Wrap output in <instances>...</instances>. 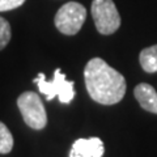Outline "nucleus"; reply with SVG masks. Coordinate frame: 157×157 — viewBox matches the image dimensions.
<instances>
[{"instance_id": "f257e3e1", "label": "nucleus", "mask_w": 157, "mask_h": 157, "mask_svg": "<svg viewBox=\"0 0 157 157\" xmlns=\"http://www.w3.org/2000/svg\"><path fill=\"white\" fill-rule=\"evenodd\" d=\"M85 86L93 101L101 105H115L126 94V80L101 58H93L84 70Z\"/></svg>"}, {"instance_id": "f03ea898", "label": "nucleus", "mask_w": 157, "mask_h": 157, "mask_svg": "<svg viewBox=\"0 0 157 157\" xmlns=\"http://www.w3.org/2000/svg\"><path fill=\"white\" fill-rule=\"evenodd\" d=\"M33 81L38 85L39 92L46 96L47 101L58 97L60 104H70L75 97V84L73 81H68L66 75L59 68H56L54 72L52 80L47 81L46 76L43 73H39Z\"/></svg>"}, {"instance_id": "7ed1b4c3", "label": "nucleus", "mask_w": 157, "mask_h": 157, "mask_svg": "<svg viewBox=\"0 0 157 157\" xmlns=\"http://www.w3.org/2000/svg\"><path fill=\"white\" fill-rule=\"evenodd\" d=\"M17 106L25 123L34 130H42L47 124V114L41 97L34 92H24L17 98Z\"/></svg>"}, {"instance_id": "20e7f679", "label": "nucleus", "mask_w": 157, "mask_h": 157, "mask_svg": "<svg viewBox=\"0 0 157 157\" xmlns=\"http://www.w3.org/2000/svg\"><path fill=\"white\" fill-rule=\"evenodd\" d=\"M86 18V9L80 3L70 2L59 8L55 14V26L66 36H75L80 32Z\"/></svg>"}, {"instance_id": "39448f33", "label": "nucleus", "mask_w": 157, "mask_h": 157, "mask_svg": "<svg viewBox=\"0 0 157 157\" xmlns=\"http://www.w3.org/2000/svg\"><path fill=\"white\" fill-rule=\"evenodd\" d=\"M92 17L98 33L109 36L121 26V16L113 0H93Z\"/></svg>"}, {"instance_id": "423d86ee", "label": "nucleus", "mask_w": 157, "mask_h": 157, "mask_svg": "<svg viewBox=\"0 0 157 157\" xmlns=\"http://www.w3.org/2000/svg\"><path fill=\"white\" fill-rule=\"evenodd\" d=\"M105 152L104 143L100 137L77 139L72 144L70 157H102Z\"/></svg>"}, {"instance_id": "0eeeda50", "label": "nucleus", "mask_w": 157, "mask_h": 157, "mask_svg": "<svg viewBox=\"0 0 157 157\" xmlns=\"http://www.w3.org/2000/svg\"><path fill=\"white\" fill-rule=\"evenodd\" d=\"M134 94L144 110L157 114V92L153 86L147 82H141L135 86Z\"/></svg>"}, {"instance_id": "6e6552de", "label": "nucleus", "mask_w": 157, "mask_h": 157, "mask_svg": "<svg viewBox=\"0 0 157 157\" xmlns=\"http://www.w3.org/2000/svg\"><path fill=\"white\" fill-rule=\"evenodd\" d=\"M140 66L147 73L157 72V45L149 46L140 52Z\"/></svg>"}, {"instance_id": "1a4fd4ad", "label": "nucleus", "mask_w": 157, "mask_h": 157, "mask_svg": "<svg viewBox=\"0 0 157 157\" xmlns=\"http://www.w3.org/2000/svg\"><path fill=\"white\" fill-rule=\"evenodd\" d=\"M13 148V136L9 128L0 122V153L7 155Z\"/></svg>"}, {"instance_id": "9d476101", "label": "nucleus", "mask_w": 157, "mask_h": 157, "mask_svg": "<svg viewBox=\"0 0 157 157\" xmlns=\"http://www.w3.org/2000/svg\"><path fill=\"white\" fill-rule=\"evenodd\" d=\"M11 25L6 18L0 16V50H3L6 47L9 41H11Z\"/></svg>"}, {"instance_id": "9b49d317", "label": "nucleus", "mask_w": 157, "mask_h": 157, "mask_svg": "<svg viewBox=\"0 0 157 157\" xmlns=\"http://www.w3.org/2000/svg\"><path fill=\"white\" fill-rule=\"evenodd\" d=\"M25 0H0V12L12 11L14 8L21 7Z\"/></svg>"}]
</instances>
